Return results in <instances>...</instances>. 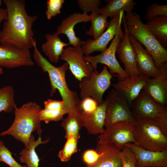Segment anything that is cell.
<instances>
[{
	"mask_svg": "<svg viewBox=\"0 0 167 167\" xmlns=\"http://www.w3.org/2000/svg\"><path fill=\"white\" fill-rule=\"evenodd\" d=\"M129 147L136 157V167H167V151H154L143 148L133 143Z\"/></svg>",
	"mask_w": 167,
	"mask_h": 167,
	"instance_id": "cell-14",
	"label": "cell"
},
{
	"mask_svg": "<svg viewBox=\"0 0 167 167\" xmlns=\"http://www.w3.org/2000/svg\"><path fill=\"white\" fill-rule=\"evenodd\" d=\"M158 16H167V5H160L153 3L148 7L145 19L148 21L152 18Z\"/></svg>",
	"mask_w": 167,
	"mask_h": 167,
	"instance_id": "cell-33",
	"label": "cell"
},
{
	"mask_svg": "<svg viewBox=\"0 0 167 167\" xmlns=\"http://www.w3.org/2000/svg\"><path fill=\"white\" fill-rule=\"evenodd\" d=\"M44 109L53 110H66L65 104L62 101L48 99L44 102Z\"/></svg>",
	"mask_w": 167,
	"mask_h": 167,
	"instance_id": "cell-36",
	"label": "cell"
},
{
	"mask_svg": "<svg viewBox=\"0 0 167 167\" xmlns=\"http://www.w3.org/2000/svg\"><path fill=\"white\" fill-rule=\"evenodd\" d=\"M79 8L83 13L88 14V12L96 13L101 1V0H78L77 1Z\"/></svg>",
	"mask_w": 167,
	"mask_h": 167,
	"instance_id": "cell-35",
	"label": "cell"
},
{
	"mask_svg": "<svg viewBox=\"0 0 167 167\" xmlns=\"http://www.w3.org/2000/svg\"><path fill=\"white\" fill-rule=\"evenodd\" d=\"M3 72V71L2 67H0V75L2 74Z\"/></svg>",
	"mask_w": 167,
	"mask_h": 167,
	"instance_id": "cell-40",
	"label": "cell"
},
{
	"mask_svg": "<svg viewBox=\"0 0 167 167\" xmlns=\"http://www.w3.org/2000/svg\"><path fill=\"white\" fill-rule=\"evenodd\" d=\"M16 105L13 87L7 85L0 88V112H11Z\"/></svg>",
	"mask_w": 167,
	"mask_h": 167,
	"instance_id": "cell-28",
	"label": "cell"
},
{
	"mask_svg": "<svg viewBox=\"0 0 167 167\" xmlns=\"http://www.w3.org/2000/svg\"><path fill=\"white\" fill-rule=\"evenodd\" d=\"M100 156V154L97 152L95 150L88 149L84 153L83 160L84 162L87 165V166H88L95 163Z\"/></svg>",
	"mask_w": 167,
	"mask_h": 167,
	"instance_id": "cell-37",
	"label": "cell"
},
{
	"mask_svg": "<svg viewBox=\"0 0 167 167\" xmlns=\"http://www.w3.org/2000/svg\"><path fill=\"white\" fill-rule=\"evenodd\" d=\"M106 5L99 8L97 14L103 15L107 17L112 18L122 11L126 13L131 12L136 4L133 0H106Z\"/></svg>",
	"mask_w": 167,
	"mask_h": 167,
	"instance_id": "cell-25",
	"label": "cell"
},
{
	"mask_svg": "<svg viewBox=\"0 0 167 167\" xmlns=\"http://www.w3.org/2000/svg\"><path fill=\"white\" fill-rule=\"evenodd\" d=\"M98 106L96 102L91 97H87L82 99L81 107L82 111L91 113L94 111Z\"/></svg>",
	"mask_w": 167,
	"mask_h": 167,
	"instance_id": "cell-38",
	"label": "cell"
},
{
	"mask_svg": "<svg viewBox=\"0 0 167 167\" xmlns=\"http://www.w3.org/2000/svg\"><path fill=\"white\" fill-rule=\"evenodd\" d=\"M67 118L61 123V126L65 131V138L73 136L79 139V131L83 126L81 117V112L74 110H71L67 113Z\"/></svg>",
	"mask_w": 167,
	"mask_h": 167,
	"instance_id": "cell-26",
	"label": "cell"
},
{
	"mask_svg": "<svg viewBox=\"0 0 167 167\" xmlns=\"http://www.w3.org/2000/svg\"><path fill=\"white\" fill-rule=\"evenodd\" d=\"M162 73L159 76L149 78L143 89L155 101L163 105L167 104V63L161 68Z\"/></svg>",
	"mask_w": 167,
	"mask_h": 167,
	"instance_id": "cell-17",
	"label": "cell"
},
{
	"mask_svg": "<svg viewBox=\"0 0 167 167\" xmlns=\"http://www.w3.org/2000/svg\"><path fill=\"white\" fill-rule=\"evenodd\" d=\"M100 156L94 164L86 167H122V149L113 144L97 143L95 149Z\"/></svg>",
	"mask_w": 167,
	"mask_h": 167,
	"instance_id": "cell-20",
	"label": "cell"
},
{
	"mask_svg": "<svg viewBox=\"0 0 167 167\" xmlns=\"http://www.w3.org/2000/svg\"><path fill=\"white\" fill-rule=\"evenodd\" d=\"M11 153L6 147L3 142L0 140V162H3L9 167H27L26 165H22L14 159Z\"/></svg>",
	"mask_w": 167,
	"mask_h": 167,
	"instance_id": "cell-31",
	"label": "cell"
},
{
	"mask_svg": "<svg viewBox=\"0 0 167 167\" xmlns=\"http://www.w3.org/2000/svg\"><path fill=\"white\" fill-rule=\"evenodd\" d=\"M90 20V15L88 14L74 13L62 20L57 27L55 33L58 35H66L68 40L69 45L75 47H80L84 41L76 36L74 30V27L79 23L87 22Z\"/></svg>",
	"mask_w": 167,
	"mask_h": 167,
	"instance_id": "cell-18",
	"label": "cell"
},
{
	"mask_svg": "<svg viewBox=\"0 0 167 167\" xmlns=\"http://www.w3.org/2000/svg\"><path fill=\"white\" fill-rule=\"evenodd\" d=\"M106 105L105 100L101 104L98 105L93 112L91 113L81 112V117L83 126L86 128L89 134H101L105 131L104 126Z\"/></svg>",
	"mask_w": 167,
	"mask_h": 167,
	"instance_id": "cell-21",
	"label": "cell"
},
{
	"mask_svg": "<svg viewBox=\"0 0 167 167\" xmlns=\"http://www.w3.org/2000/svg\"><path fill=\"white\" fill-rule=\"evenodd\" d=\"M144 24L155 39L167 49V16L154 17Z\"/></svg>",
	"mask_w": 167,
	"mask_h": 167,
	"instance_id": "cell-24",
	"label": "cell"
},
{
	"mask_svg": "<svg viewBox=\"0 0 167 167\" xmlns=\"http://www.w3.org/2000/svg\"><path fill=\"white\" fill-rule=\"evenodd\" d=\"M122 167H136V157L130 148L125 145L120 153Z\"/></svg>",
	"mask_w": 167,
	"mask_h": 167,
	"instance_id": "cell-32",
	"label": "cell"
},
{
	"mask_svg": "<svg viewBox=\"0 0 167 167\" xmlns=\"http://www.w3.org/2000/svg\"><path fill=\"white\" fill-rule=\"evenodd\" d=\"M112 77L107 67L105 66L100 73L94 71L89 77L83 78L79 84L81 98L91 97L98 105L101 104L104 101L103 95L111 84Z\"/></svg>",
	"mask_w": 167,
	"mask_h": 167,
	"instance_id": "cell-7",
	"label": "cell"
},
{
	"mask_svg": "<svg viewBox=\"0 0 167 167\" xmlns=\"http://www.w3.org/2000/svg\"><path fill=\"white\" fill-rule=\"evenodd\" d=\"M123 19L124 28L128 34L145 47L152 57L156 67L161 69L167 61V49L155 39L137 13H126L124 15Z\"/></svg>",
	"mask_w": 167,
	"mask_h": 167,
	"instance_id": "cell-4",
	"label": "cell"
},
{
	"mask_svg": "<svg viewBox=\"0 0 167 167\" xmlns=\"http://www.w3.org/2000/svg\"><path fill=\"white\" fill-rule=\"evenodd\" d=\"M40 105L34 101H30L20 107L14 108L15 118L11 126L0 134V135H9L23 143L27 149L32 133L40 130L41 121Z\"/></svg>",
	"mask_w": 167,
	"mask_h": 167,
	"instance_id": "cell-3",
	"label": "cell"
},
{
	"mask_svg": "<svg viewBox=\"0 0 167 167\" xmlns=\"http://www.w3.org/2000/svg\"><path fill=\"white\" fill-rule=\"evenodd\" d=\"M7 14L6 9L0 8V26L3 20H6Z\"/></svg>",
	"mask_w": 167,
	"mask_h": 167,
	"instance_id": "cell-39",
	"label": "cell"
},
{
	"mask_svg": "<svg viewBox=\"0 0 167 167\" xmlns=\"http://www.w3.org/2000/svg\"><path fill=\"white\" fill-rule=\"evenodd\" d=\"M135 121L115 123L106 128L97 139V143L113 144L121 149L126 144L135 143L134 134Z\"/></svg>",
	"mask_w": 167,
	"mask_h": 167,
	"instance_id": "cell-10",
	"label": "cell"
},
{
	"mask_svg": "<svg viewBox=\"0 0 167 167\" xmlns=\"http://www.w3.org/2000/svg\"><path fill=\"white\" fill-rule=\"evenodd\" d=\"M55 32L47 33L45 35L46 41L41 45L42 50L50 62H58L64 47L69 45L62 41Z\"/></svg>",
	"mask_w": 167,
	"mask_h": 167,
	"instance_id": "cell-22",
	"label": "cell"
},
{
	"mask_svg": "<svg viewBox=\"0 0 167 167\" xmlns=\"http://www.w3.org/2000/svg\"><path fill=\"white\" fill-rule=\"evenodd\" d=\"M34 65L29 50L19 48L9 43H1L0 67L11 69Z\"/></svg>",
	"mask_w": 167,
	"mask_h": 167,
	"instance_id": "cell-12",
	"label": "cell"
},
{
	"mask_svg": "<svg viewBox=\"0 0 167 167\" xmlns=\"http://www.w3.org/2000/svg\"><path fill=\"white\" fill-rule=\"evenodd\" d=\"M131 108L135 120L143 118L153 119L167 136V107L155 101L143 90L132 102Z\"/></svg>",
	"mask_w": 167,
	"mask_h": 167,
	"instance_id": "cell-6",
	"label": "cell"
},
{
	"mask_svg": "<svg viewBox=\"0 0 167 167\" xmlns=\"http://www.w3.org/2000/svg\"><path fill=\"white\" fill-rule=\"evenodd\" d=\"M123 38L119 43L116 52L121 62L124 66V70L129 77L141 75L136 63V53L129 40L128 34L125 28Z\"/></svg>",
	"mask_w": 167,
	"mask_h": 167,
	"instance_id": "cell-19",
	"label": "cell"
},
{
	"mask_svg": "<svg viewBox=\"0 0 167 167\" xmlns=\"http://www.w3.org/2000/svg\"><path fill=\"white\" fill-rule=\"evenodd\" d=\"M91 25L86 34L93 37L94 39L99 37L107 28L109 24L107 17L101 14L92 13L90 15Z\"/></svg>",
	"mask_w": 167,
	"mask_h": 167,
	"instance_id": "cell-27",
	"label": "cell"
},
{
	"mask_svg": "<svg viewBox=\"0 0 167 167\" xmlns=\"http://www.w3.org/2000/svg\"><path fill=\"white\" fill-rule=\"evenodd\" d=\"M105 100L106 105L105 126L106 128L119 122L135 121L126 100L114 89L109 92Z\"/></svg>",
	"mask_w": 167,
	"mask_h": 167,
	"instance_id": "cell-9",
	"label": "cell"
},
{
	"mask_svg": "<svg viewBox=\"0 0 167 167\" xmlns=\"http://www.w3.org/2000/svg\"><path fill=\"white\" fill-rule=\"evenodd\" d=\"M33 47L34 61L44 72H47L48 74L51 86L50 96H52L58 90L62 100L65 103L67 113L71 110L81 112V101L77 93L69 88L66 82V74L68 69L67 63L66 62L58 67L53 65L39 51L35 40Z\"/></svg>",
	"mask_w": 167,
	"mask_h": 167,
	"instance_id": "cell-2",
	"label": "cell"
},
{
	"mask_svg": "<svg viewBox=\"0 0 167 167\" xmlns=\"http://www.w3.org/2000/svg\"><path fill=\"white\" fill-rule=\"evenodd\" d=\"M66 141L62 148L59 152L58 156L62 162L69 161L72 155L77 151V143L79 139L73 136L66 138Z\"/></svg>",
	"mask_w": 167,
	"mask_h": 167,
	"instance_id": "cell-29",
	"label": "cell"
},
{
	"mask_svg": "<svg viewBox=\"0 0 167 167\" xmlns=\"http://www.w3.org/2000/svg\"><path fill=\"white\" fill-rule=\"evenodd\" d=\"M84 54L81 47L69 46L63 49L60 58L67 63L68 69L79 81L84 77H89L94 71L92 65L84 60Z\"/></svg>",
	"mask_w": 167,
	"mask_h": 167,
	"instance_id": "cell-13",
	"label": "cell"
},
{
	"mask_svg": "<svg viewBox=\"0 0 167 167\" xmlns=\"http://www.w3.org/2000/svg\"><path fill=\"white\" fill-rule=\"evenodd\" d=\"M124 15V11H122L112 18L106 30L97 39H88L84 41L81 48L85 56H89L95 52L101 53L106 50L109 42L118 33L122 32L121 25Z\"/></svg>",
	"mask_w": 167,
	"mask_h": 167,
	"instance_id": "cell-11",
	"label": "cell"
},
{
	"mask_svg": "<svg viewBox=\"0 0 167 167\" xmlns=\"http://www.w3.org/2000/svg\"><path fill=\"white\" fill-rule=\"evenodd\" d=\"M150 78L144 75L129 77L113 84V89L126 99L131 107Z\"/></svg>",
	"mask_w": 167,
	"mask_h": 167,
	"instance_id": "cell-16",
	"label": "cell"
},
{
	"mask_svg": "<svg viewBox=\"0 0 167 167\" xmlns=\"http://www.w3.org/2000/svg\"><path fill=\"white\" fill-rule=\"evenodd\" d=\"M134 139L135 144L152 151H167V136L158 122L149 118L135 120Z\"/></svg>",
	"mask_w": 167,
	"mask_h": 167,
	"instance_id": "cell-5",
	"label": "cell"
},
{
	"mask_svg": "<svg viewBox=\"0 0 167 167\" xmlns=\"http://www.w3.org/2000/svg\"><path fill=\"white\" fill-rule=\"evenodd\" d=\"M128 35L135 52L136 65L140 75L152 78L160 76L162 73L161 68H157L150 54L132 36L129 34Z\"/></svg>",
	"mask_w": 167,
	"mask_h": 167,
	"instance_id": "cell-15",
	"label": "cell"
},
{
	"mask_svg": "<svg viewBox=\"0 0 167 167\" xmlns=\"http://www.w3.org/2000/svg\"><path fill=\"white\" fill-rule=\"evenodd\" d=\"M2 1H1V0H0V7L2 5Z\"/></svg>",
	"mask_w": 167,
	"mask_h": 167,
	"instance_id": "cell-41",
	"label": "cell"
},
{
	"mask_svg": "<svg viewBox=\"0 0 167 167\" xmlns=\"http://www.w3.org/2000/svg\"><path fill=\"white\" fill-rule=\"evenodd\" d=\"M66 113V112L63 110L41 109L40 113V119L48 124L50 122L60 120Z\"/></svg>",
	"mask_w": 167,
	"mask_h": 167,
	"instance_id": "cell-30",
	"label": "cell"
},
{
	"mask_svg": "<svg viewBox=\"0 0 167 167\" xmlns=\"http://www.w3.org/2000/svg\"><path fill=\"white\" fill-rule=\"evenodd\" d=\"M42 130L37 132L39 137L35 140L34 136L31 134L30 138L28 148H23L19 152V160L21 163L26 164L27 167H39L40 160L35 148L39 145L48 143L50 138L43 141L41 137Z\"/></svg>",
	"mask_w": 167,
	"mask_h": 167,
	"instance_id": "cell-23",
	"label": "cell"
},
{
	"mask_svg": "<svg viewBox=\"0 0 167 167\" xmlns=\"http://www.w3.org/2000/svg\"><path fill=\"white\" fill-rule=\"evenodd\" d=\"M124 33L123 32L118 33L112 39L109 46L106 50L98 55L84 56L85 61L91 64L94 69V71L98 72L97 68V64H104L109 70V72L112 75L117 74L118 81H121L129 77L120 65L116 59V53L118 46L123 39Z\"/></svg>",
	"mask_w": 167,
	"mask_h": 167,
	"instance_id": "cell-8",
	"label": "cell"
},
{
	"mask_svg": "<svg viewBox=\"0 0 167 167\" xmlns=\"http://www.w3.org/2000/svg\"><path fill=\"white\" fill-rule=\"evenodd\" d=\"M6 6L7 18L0 31V43L12 44L19 48L28 49L33 47L32 26L37 19L36 15H29L23 0H3Z\"/></svg>",
	"mask_w": 167,
	"mask_h": 167,
	"instance_id": "cell-1",
	"label": "cell"
},
{
	"mask_svg": "<svg viewBox=\"0 0 167 167\" xmlns=\"http://www.w3.org/2000/svg\"><path fill=\"white\" fill-rule=\"evenodd\" d=\"M64 3V0H48L47 1V10L45 15L48 19L55 16L61 13L62 5Z\"/></svg>",
	"mask_w": 167,
	"mask_h": 167,
	"instance_id": "cell-34",
	"label": "cell"
}]
</instances>
